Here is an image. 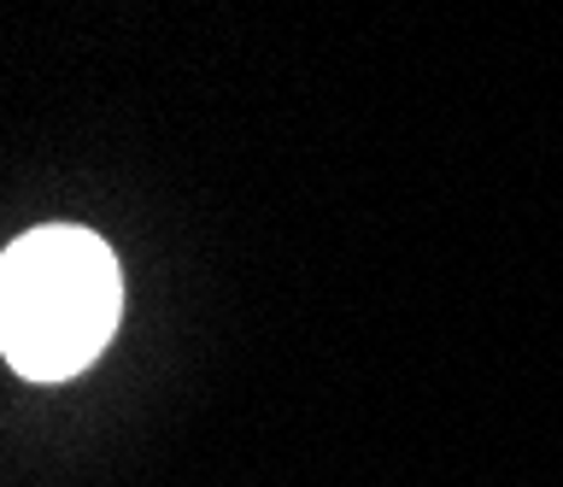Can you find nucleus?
<instances>
[{
  "mask_svg": "<svg viewBox=\"0 0 563 487\" xmlns=\"http://www.w3.org/2000/svg\"><path fill=\"white\" fill-rule=\"evenodd\" d=\"M118 306L123 276L95 230L47 223L0 253V353L35 381L77 376L112 341Z\"/></svg>",
  "mask_w": 563,
  "mask_h": 487,
  "instance_id": "f257e3e1",
  "label": "nucleus"
}]
</instances>
